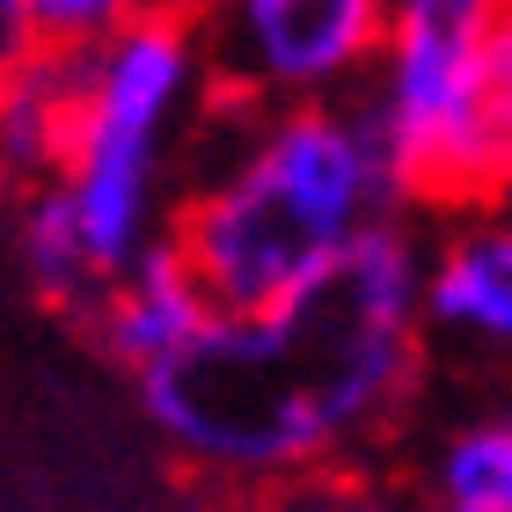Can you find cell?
<instances>
[{"instance_id": "4", "label": "cell", "mask_w": 512, "mask_h": 512, "mask_svg": "<svg viewBox=\"0 0 512 512\" xmlns=\"http://www.w3.org/2000/svg\"><path fill=\"white\" fill-rule=\"evenodd\" d=\"M498 8L483 0H403L388 8V37L359 110L374 118L395 161L410 213H476L512 183V139L498 118L491 74Z\"/></svg>"}, {"instance_id": "5", "label": "cell", "mask_w": 512, "mask_h": 512, "mask_svg": "<svg viewBox=\"0 0 512 512\" xmlns=\"http://www.w3.org/2000/svg\"><path fill=\"white\" fill-rule=\"evenodd\" d=\"M388 37L381 0H227L198 15L205 74L227 110L359 103Z\"/></svg>"}, {"instance_id": "8", "label": "cell", "mask_w": 512, "mask_h": 512, "mask_svg": "<svg viewBox=\"0 0 512 512\" xmlns=\"http://www.w3.org/2000/svg\"><path fill=\"white\" fill-rule=\"evenodd\" d=\"M88 74H96V52L37 44V59L0 96V176L22 183V198L59 176L74 125H81V103H88Z\"/></svg>"}, {"instance_id": "10", "label": "cell", "mask_w": 512, "mask_h": 512, "mask_svg": "<svg viewBox=\"0 0 512 512\" xmlns=\"http://www.w3.org/2000/svg\"><path fill=\"white\" fill-rule=\"evenodd\" d=\"M227 512H425V505L403 498L374 469H337V476H300V483H278V491L227 498Z\"/></svg>"}, {"instance_id": "13", "label": "cell", "mask_w": 512, "mask_h": 512, "mask_svg": "<svg viewBox=\"0 0 512 512\" xmlns=\"http://www.w3.org/2000/svg\"><path fill=\"white\" fill-rule=\"evenodd\" d=\"M491 74H498V118L512 139V8H498V30H491Z\"/></svg>"}, {"instance_id": "7", "label": "cell", "mask_w": 512, "mask_h": 512, "mask_svg": "<svg viewBox=\"0 0 512 512\" xmlns=\"http://www.w3.org/2000/svg\"><path fill=\"white\" fill-rule=\"evenodd\" d=\"M213 315H220V308L205 300L198 271L183 264L176 242H161L154 256H139L118 286H110L96 308H88V322H96V337H103V352L118 359L132 381L154 374V366H169Z\"/></svg>"}, {"instance_id": "1", "label": "cell", "mask_w": 512, "mask_h": 512, "mask_svg": "<svg viewBox=\"0 0 512 512\" xmlns=\"http://www.w3.org/2000/svg\"><path fill=\"white\" fill-rule=\"evenodd\" d=\"M425 359V235L395 220L278 308L213 315L169 366L139 374V410L191 476L249 498L374 469L425 388Z\"/></svg>"}, {"instance_id": "9", "label": "cell", "mask_w": 512, "mask_h": 512, "mask_svg": "<svg viewBox=\"0 0 512 512\" xmlns=\"http://www.w3.org/2000/svg\"><path fill=\"white\" fill-rule=\"evenodd\" d=\"M425 512H512V388L439 425L417 469Z\"/></svg>"}, {"instance_id": "2", "label": "cell", "mask_w": 512, "mask_h": 512, "mask_svg": "<svg viewBox=\"0 0 512 512\" xmlns=\"http://www.w3.org/2000/svg\"><path fill=\"white\" fill-rule=\"evenodd\" d=\"M235 139L183 183L176 249L220 315H256L337 271L359 242L410 220L374 118L359 103L227 110Z\"/></svg>"}, {"instance_id": "6", "label": "cell", "mask_w": 512, "mask_h": 512, "mask_svg": "<svg viewBox=\"0 0 512 512\" xmlns=\"http://www.w3.org/2000/svg\"><path fill=\"white\" fill-rule=\"evenodd\" d=\"M425 330L483 366H512V183L425 242Z\"/></svg>"}, {"instance_id": "11", "label": "cell", "mask_w": 512, "mask_h": 512, "mask_svg": "<svg viewBox=\"0 0 512 512\" xmlns=\"http://www.w3.org/2000/svg\"><path fill=\"white\" fill-rule=\"evenodd\" d=\"M132 15L139 8H125V0H30L37 44H59V52H103Z\"/></svg>"}, {"instance_id": "3", "label": "cell", "mask_w": 512, "mask_h": 512, "mask_svg": "<svg viewBox=\"0 0 512 512\" xmlns=\"http://www.w3.org/2000/svg\"><path fill=\"white\" fill-rule=\"evenodd\" d=\"M213 96L198 15L139 8L96 52L88 103L59 176L22 198L15 242L30 286L88 315L118 278L176 235V147Z\"/></svg>"}, {"instance_id": "12", "label": "cell", "mask_w": 512, "mask_h": 512, "mask_svg": "<svg viewBox=\"0 0 512 512\" xmlns=\"http://www.w3.org/2000/svg\"><path fill=\"white\" fill-rule=\"evenodd\" d=\"M37 59V22H30V0H0V96L15 88V74Z\"/></svg>"}]
</instances>
